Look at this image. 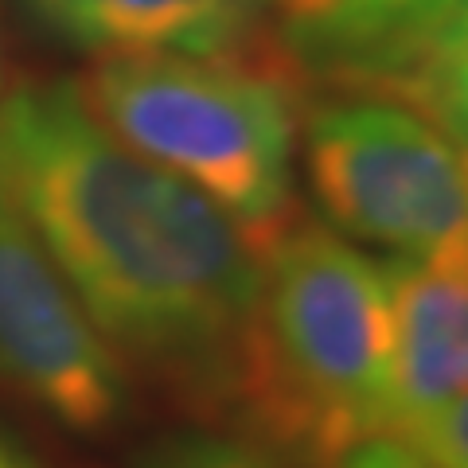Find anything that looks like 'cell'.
Here are the masks:
<instances>
[{
	"mask_svg": "<svg viewBox=\"0 0 468 468\" xmlns=\"http://www.w3.org/2000/svg\"><path fill=\"white\" fill-rule=\"evenodd\" d=\"M0 168L106 344L230 410L261 285V250L242 227L117 141L79 82L0 101Z\"/></svg>",
	"mask_w": 468,
	"mask_h": 468,
	"instance_id": "cell-1",
	"label": "cell"
},
{
	"mask_svg": "<svg viewBox=\"0 0 468 468\" xmlns=\"http://www.w3.org/2000/svg\"><path fill=\"white\" fill-rule=\"evenodd\" d=\"M230 410L285 464L332 468L344 449L399 433L387 261L320 223H289L261 250Z\"/></svg>",
	"mask_w": 468,
	"mask_h": 468,
	"instance_id": "cell-2",
	"label": "cell"
},
{
	"mask_svg": "<svg viewBox=\"0 0 468 468\" xmlns=\"http://www.w3.org/2000/svg\"><path fill=\"white\" fill-rule=\"evenodd\" d=\"M117 141L223 207L258 250L289 227L297 101L227 55H117L79 86Z\"/></svg>",
	"mask_w": 468,
	"mask_h": 468,
	"instance_id": "cell-3",
	"label": "cell"
},
{
	"mask_svg": "<svg viewBox=\"0 0 468 468\" xmlns=\"http://www.w3.org/2000/svg\"><path fill=\"white\" fill-rule=\"evenodd\" d=\"M313 199L347 242L421 258L468 230V160L394 98L335 94L304 117Z\"/></svg>",
	"mask_w": 468,
	"mask_h": 468,
	"instance_id": "cell-4",
	"label": "cell"
},
{
	"mask_svg": "<svg viewBox=\"0 0 468 468\" xmlns=\"http://www.w3.org/2000/svg\"><path fill=\"white\" fill-rule=\"evenodd\" d=\"M0 375L75 433L125 414V367L58 273L0 168Z\"/></svg>",
	"mask_w": 468,
	"mask_h": 468,
	"instance_id": "cell-5",
	"label": "cell"
},
{
	"mask_svg": "<svg viewBox=\"0 0 468 468\" xmlns=\"http://www.w3.org/2000/svg\"><path fill=\"white\" fill-rule=\"evenodd\" d=\"M399 433L468 394V230L421 258L387 261Z\"/></svg>",
	"mask_w": 468,
	"mask_h": 468,
	"instance_id": "cell-6",
	"label": "cell"
},
{
	"mask_svg": "<svg viewBox=\"0 0 468 468\" xmlns=\"http://www.w3.org/2000/svg\"><path fill=\"white\" fill-rule=\"evenodd\" d=\"M452 0H292L285 48L335 94L387 98L410 55Z\"/></svg>",
	"mask_w": 468,
	"mask_h": 468,
	"instance_id": "cell-7",
	"label": "cell"
},
{
	"mask_svg": "<svg viewBox=\"0 0 468 468\" xmlns=\"http://www.w3.org/2000/svg\"><path fill=\"white\" fill-rule=\"evenodd\" d=\"M58 39L101 58L230 55L250 39L258 0H24Z\"/></svg>",
	"mask_w": 468,
	"mask_h": 468,
	"instance_id": "cell-8",
	"label": "cell"
},
{
	"mask_svg": "<svg viewBox=\"0 0 468 468\" xmlns=\"http://www.w3.org/2000/svg\"><path fill=\"white\" fill-rule=\"evenodd\" d=\"M387 98L418 110L468 160V0H452L441 12Z\"/></svg>",
	"mask_w": 468,
	"mask_h": 468,
	"instance_id": "cell-9",
	"label": "cell"
},
{
	"mask_svg": "<svg viewBox=\"0 0 468 468\" xmlns=\"http://www.w3.org/2000/svg\"><path fill=\"white\" fill-rule=\"evenodd\" d=\"M141 468H289L258 441L215 433H176L160 441Z\"/></svg>",
	"mask_w": 468,
	"mask_h": 468,
	"instance_id": "cell-10",
	"label": "cell"
},
{
	"mask_svg": "<svg viewBox=\"0 0 468 468\" xmlns=\"http://www.w3.org/2000/svg\"><path fill=\"white\" fill-rule=\"evenodd\" d=\"M402 437L414 441L437 468H468V394L406 426Z\"/></svg>",
	"mask_w": 468,
	"mask_h": 468,
	"instance_id": "cell-11",
	"label": "cell"
},
{
	"mask_svg": "<svg viewBox=\"0 0 468 468\" xmlns=\"http://www.w3.org/2000/svg\"><path fill=\"white\" fill-rule=\"evenodd\" d=\"M332 468H437V464L414 441H406L402 433H375L344 449L332 461Z\"/></svg>",
	"mask_w": 468,
	"mask_h": 468,
	"instance_id": "cell-12",
	"label": "cell"
},
{
	"mask_svg": "<svg viewBox=\"0 0 468 468\" xmlns=\"http://www.w3.org/2000/svg\"><path fill=\"white\" fill-rule=\"evenodd\" d=\"M0 468H32V464H27V461L20 457V452L12 449V445L0 441Z\"/></svg>",
	"mask_w": 468,
	"mask_h": 468,
	"instance_id": "cell-13",
	"label": "cell"
},
{
	"mask_svg": "<svg viewBox=\"0 0 468 468\" xmlns=\"http://www.w3.org/2000/svg\"><path fill=\"white\" fill-rule=\"evenodd\" d=\"M282 5H292V0H282Z\"/></svg>",
	"mask_w": 468,
	"mask_h": 468,
	"instance_id": "cell-14",
	"label": "cell"
}]
</instances>
